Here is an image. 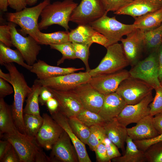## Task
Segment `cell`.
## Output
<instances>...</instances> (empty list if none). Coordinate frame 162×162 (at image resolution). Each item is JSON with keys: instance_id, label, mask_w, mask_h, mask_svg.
Instances as JSON below:
<instances>
[{"instance_id": "obj_57", "label": "cell", "mask_w": 162, "mask_h": 162, "mask_svg": "<svg viewBox=\"0 0 162 162\" xmlns=\"http://www.w3.org/2000/svg\"><path fill=\"white\" fill-rule=\"evenodd\" d=\"M160 85H162V81L160 82Z\"/></svg>"}, {"instance_id": "obj_23", "label": "cell", "mask_w": 162, "mask_h": 162, "mask_svg": "<svg viewBox=\"0 0 162 162\" xmlns=\"http://www.w3.org/2000/svg\"><path fill=\"white\" fill-rule=\"evenodd\" d=\"M84 68H66L50 65L44 61L38 60L32 66L30 71L35 74L38 80H43L57 76L84 70Z\"/></svg>"}, {"instance_id": "obj_38", "label": "cell", "mask_w": 162, "mask_h": 162, "mask_svg": "<svg viewBox=\"0 0 162 162\" xmlns=\"http://www.w3.org/2000/svg\"><path fill=\"white\" fill-rule=\"evenodd\" d=\"M147 162H162V141L154 143L144 152Z\"/></svg>"}, {"instance_id": "obj_45", "label": "cell", "mask_w": 162, "mask_h": 162, "mask_svg": "<svg viewBox=\"0 0 162 162\" xmlns=\"http://www.w3.org/2000/svg\"><path fill=\"white\" fill-rule=\"evenodd\" d=\"M95 153L96 161L98 162H110L106 149L104 144L101 142L96 147Z\"/></svg>"}, {"instance_id": "obj_53", "label": "cell", "mask_w": 162, "mask_h": 162, "mask_svg": "<svg viewBox=\"0 0 162 162\" xmlns=\"http://www.w3.org/2000/svg\"><path fill=\"white\" fill-rule=\"evenodd\" d=\"M158 59L159 68V79L160 82L162 81V44L158 50Z\"/></svg>"}, {"instance_id": "obj_19", "label": "cell", "mask_w": 162, "mask_h": 162, "mask_svg": "<svg viewBox=\"0 0 162 162\" xmlns=\"http://www.w3.org/2000/svg\"><path fill=\"white\" fill-rule=\"evenodd\" d=\"M73 90L79 97L84 108L99 113L103 104L105 95L88 82L78 86Z\"/></svg>"}, {"instance_id": "obj_13", "label": "cell", "mask_w": 162, "mask_h": 162, "mask_svg": "<svg viewBox=\"0 0 162 162\" xmlns=\"http://www.w3.org/2000/svg\"><path fill=\"white\" fill-rule=\"evenodd\" d=\"M71 140L64 131L53 145L49 158L51 162H79L78 155Z\"/></svg>"}, {"instance_id": "obj_2", "label": "cell", "mask_w": 162, "mask_h": 162, "mask_svg": "<svg viewBox=\"0 0 162 162\" xmlns=\"http://www.w3.org/2000/svg\"><path fill=\"white\" fill-rule=\"evenodd\" d=\"M9 141L16 151L20 162H50L47 156L36 142L35 138L18 130L12 134L0 135Z\"/></svg>"}, {"instance_id": "obj_12", "label": "cell", "mask_w": 162, "mask_h": 162, "mask_svg": "<svg viewBox=\"0 0 162 162\" xmlns=\"http://www.w3.org/2000/svg\"><path fill=\"white\" fill-rule=\"evenodd\" d=\"M42 117V124L35 139L40 147L50 150L64 130L51 116L44 113Z\"/></svg>"}, {"instance_id": "obj_26", "label": "cell", "mask_w": 162, "mask_h": 162, "mask_svg": "<svg viewBox=\"0 0 162 162\" xmlns=\"http://www.w3.org/2000/svg\"><path fill=\"white\" fill-rule=\"evenodd\" d=\"M134 19L133 24L136 29L144 31L155 29L162 24V8Z\"/></svg>"}, {"instance_id": "obj_31", "label": "cell", "mask_w": 162, "mask_h": 162, "mask_svg": "<svg viewBox=\"0 0 162 162\" xmlns=\"http://www.w3.org/2000/svg\"><path fill=\"white\" fill-rule=\"evenodd\" d=\"M69 32L59 31L46 33L39 30L37 33L38 43L40 45L59 44L69 41Z\"/></svg>"}, {"instance_id": "obj_33", "label": "cell", "mask_w": 162, "mask_h": 162, "mask_svg": "<svg viewBox=\"0 0 162 162\" xmlns=\"http://www.w3.org/2000/svg\"><path fill=\"white\" fill-rule=\"evenodd\" d=\"M24 122L26 134L35 138L43 122L40 115L23 114Z\"/></svg>"}, {"instance_id": "obj_43", "label": "cell", "mask_w": 162, "mask_h": 162, "mask_svg": "<svg viewBox=\"0 0 162 162\" xmlns=\"http://www.w3.org/2000/svg\"><path fill=\"white\" fill-rule=\"evenodd\" d=\"M11 35L10 28L8 25L0 26V41L7 46H13Z\"/></svg>"}, {"instance_id": "obj_50", "label": "cell", "mask_w": 162, "mask_h": 162, "mask_svg": "<svg viewBox=\"0 0 162 162\" xmlns=\"http://www.w3.org/2000/svg\"><path fill=\"white\" fill-rule=\"evenodd\" d=\"M45 105L50 115L59 110V105L57 100L54 97L50 98L46 102Z\"/></svg>"}, {"instance_id": "obj_28", "label": "cell", "mask_w": 162, "mask_h": 162, "mask_svg": "<svg viewBox=\"0 0 162 162\" xmlns=\"http://www.w3.org/2000/svg\"><path fill=\"white\" fill-rule=\"evenodd\" d=\"M126 146L123 155L112 159L113 162H145L144 152L139 149L133 140L128 136Z\"/></svg>"}, {"instance_id": "obj_3", "label": "cell", "mask_w": 162, "mask_h": 162, "mask_svg": "<svg viewBox=\"0 0 162 162\" xmlns=\"http://www.w3.org/2000/svg\"><path fill=\"white\" fill-rule=\"evenodd\" d=\"M78 5L73 0H63L50 3L41 12V20L38 23L39 29H46L51 25L57 24L68 31L70 16Z\"/></svg>"}, {"instance_id": "obj_48", "label": "cell", "mask_w": 162, "mask_h": 162, "mask_svg": "<svg viewBox=\"0 0 162 162\" xmlns=\"http://www.w3.org/2000/svg\"><path fill=\"white\" fill-rule=\"evenodd\" d=\"M14 92L13 87L8 82L0 78V98H4Z\"/></svg>"}, {"instance_id": "obj_34", "label": "cell", "mask_w": 162, "mask_h": 162, "mask_svg": "<svg viewBox=\"0 0 162 162\" xmlns=\"http://www.w3.org/2000/svg\"><path fill=\"white\" fill-rule=\"evenodd\" d=\"M70 126L77 137L85 144H86L90 135V127L80 121L76 116L68 118Z\"/></svg>"}, {"instance_id": "obj_1", "label": "cell", "mask_w": 162, "mask_h": 162, "mask_svg": "<svg viewBox=\"0 0 162 162\" xmlns=\"http://www.w3.org/2000/svg\"><path fill=\"white\" fill-rule=\"evenodd\" d=\"M10 74L11 85L14 89V100L11 111L13 120L17 130L26 134L23 117V105L26 97L32 91L23 74L20 72L12 63L4 65Z\"/></svg>"}, {"instance_id": "obj_54", "label": "cell", "mask_w": 162, "mask_h": 162, "mask_svg": "<svg viewBox=\"0 0 162 162\" xmlns=\"http://www.w3.org/2000/svg\"><path fill=\"white\" fill-rule=\"evenodd\" d=\"M0 78L6 81L11 85L12 82L11 76L9 73L6 74L3 72L1 69H0Z\"/></svg>"}, {"instance_id": "obj_56", "label": "cell", "mask_w": 162, "mask_h": 162, "mask_svg": "<svg viewBox=\"0 0 162 162\" xmlns=\"http://www.w3.org/2000/svg\"><path fill=\"white\" fill-rule=\"evenodd\" d=\"M38 0H28L27 1V5L31 6L35 4Z\"/></svg>"}, {"instance_id": "obj_32", "label": "cell", "mask_w": 162, "mask_h": 162, "mask_svg": "<svg viewBox=\"0 0 162 162\" xmlns=\"http://www.w3.org/2000/svg\"><path fill=\"white\" fill-rule=\"evenodd\" d=\"M162 24L158 27L144 31L145 47L151 52L158 50L162 44Z\"/></svg>"}, {"instance_id": "obj_30", "label": "cell", "mask_w": 162, "mask_h": 162, "mask_svg": "<svg viewBox=\"0 0 162 162\" xmlns=\"http://www.w3.org/2000/svg\"><path fill=\"white\" fill-rule=\"evenodd\" d=\"M41 85L34 81L31 87L32 91L26 100V104L23 109V114L40 115L39 107V97Z\"/></svg>"}, {"instance_id": "obj_7", "label": "cell", "mask_w": 162, "mask_h": 162, "mask_svg": "<svg viewBox=\"0 0 162 162\" xmlns=\"http://www.w3.org/2000/svg\"><path fill=\"white\" fill-rule=\"evenodd\" d=\"M158 50L151 52L148 57L139 61L129 71L130 76L146 82L154 89L160 85L158 75Z\"/></svg>"}, {"instance_id": "obj_6", "label": "cell", "mask_w": 162, "mask_h": 162, "mask_svg": "<svg viewBox=\"0 0 162 162\" xmlns=\"http://www.w3.org/2000/svg\"><path fill=\"white\" fill-rule=\"evenodd\" d=\"M106 48V53L98 66L88 72L92 77L115 73L130 65L121 44L117 43Z\"/></svg>"}, {"instance_id": "obj_58", "label": "cell", "mask_w": 162, "mask_h": 162, "mask_svg": "<svg viewBox=\"0 0 162 162\" xmlns=\"http://www.w3.org/2000/svg\"></svg>"}, {"instance_id": "obj_25", "label": "cell", "mask_w": 162, "mask_h": 162, "mask_svg": "<svg viewBox=\"0 0 162 162\" xmlns=\"http://www.w3.org/2000/svg\"><path fill=\"white\" fill-rule=\"evenodd\" d=\"M106 135L123 154L125 150L124 144L128 136L126 127L120 123L116 118L105 121L102 126Z\"/></svg>"}, {"instance_id": "obj_36", "label": "cell", "mask_w": 162, "mask_h": 162, "mask_svg": "<svg viewBox=\"0 0 162 162\" xmlns=\"http://www.w3.org/2000/svg\"><path fill=\"white\" fill-rule=\"evenodd\" d=\"M50 46L51 49L60 52L62 55V57L57 62V65L63 63L65 59H76L73 44L69 41L60 44H52Z\"/></svg>"}, {"instance_id": "obj_46", "label": "cell", "mask_w": 162, "mask_h": 162, "mask_svg": "<svg viewBox=\"0 0 162 162\" xmlns=\"http://www.w3.org/2000/svg\"><path fill=\"white\" fill-rule=\"evenodd\" d=\"M0 162H20L18 154L12 144Z\"/></svg>"}, {"instance_id": "obj_5", "label": "cell", "mask_w": 162, "mask_h": 162, "mask_svg": "<svg viewBox=\"0 0 162 162\" xmlns=\"http://www.w3.org/2000/svg\"><path fill=\"white\" fill-rule=\"evenodd\" d=\"M107 14H105L100 18L88 24L107 39V48L118 43L123 36L136 29L133 24L123 23L117 20L115 16L109 17Z\"/></svg>"}, {"instance_id": "obj_8", "label": "cell", "mask_w": 162, "mask_h": 162, "mask_svg": "<svg viewBox=\"0 0 162 162\" xmlns=\"http://www.w3.org/2000/svg\"><path fill=\"white\" fill-rule=\"evenodd\" d=\"M153 89L146 82L130 76L121 82L116 92L123 98L127 105H133L139 103L152 92Z\"/></svg>"}, {"instance_id": "obj_22", "label": "cell", "mask_w": 162, "mask_h": 162, "mask_svg": "<svg viewBox=\"0 0 162 162\" xmlns=\"http://www.w3.org/2000/svg\"><path fill=\"white\" fill-rule=\"evenodd\" d=\"M153 116L144 117L130 128H127L128 135L133 141L141 140L154 138L159 135L153 124Z\"/></svg>"}, {"instance_id": "obj_52", "label": "cell", "mask_w": 162, "mask_h": 162, "mask_svg": "<svg viewBox=\"0 0 162 162\" xmlns=\"http://www.w3.org/2000/svg\"><path fill=\"white\" fill-rule=\"evenodd\" d=\"M11 145L10 142L7 140H0V160L3 157Z\"/></svg>"}, {"instance_id": "obj_9", "label": "cell", "mask_w": 162, "mask_h": 162, "mask_svg": "<svg viewBox=\"0 0 162 162\" xmlns=\"http://www.w3.org/2000/svg\"><path fill=\"white\" fill-rule=\"evenodd\" d=\"M8 25L10 29L13 46L20 52L26 63L32 66L38 61L37 56L41 50L40 44L32 36L25 37L19 33L14 23L9 22Z\"/></svg>"}, {"instance_id": "obj_4", "label": "cell", "mask_w": 162, "mask_h": 162, "mask_svg": "<svg viewBox=\"0 0 162 162\" xmlns=\"http://www.w3.org/2000/svg\"><path fill=\"white\" fill-rule=\"evenodd\" d=\"M50 3V0H44L34 6L26 7L15 12L7 13L6 15L7 19L8 21L19 26L22 34H28L38 42L37 33L40 30L38 19L43 10Z\"/></svg>"}, {"instance_id": "obj_20", "label": "cell", "mask_w": 162, "mask_h": 162, "mask_svg": "<svg viewBox=\"0 0 162 162\" xmlns=\"http://www.w3.org/2000/svg\"><path fill=\"white\" fill-rule=\"evenodd\" d=\"M162 8V0H133L130 4L114 14L130 16L133 18L141 16Z\"/></svg>"}, {"instance_id": "obj_40", "label": "cell", "mask_w": 162, "mask_h": 162, "mask_svg": "<svg viewBox=\"0 0 162 162\" xmlns=\"http://www.w3.org/2000/svg\"><path fill=\"white\" fill-rule=\"evenodd\" d=\"M154 89L155 96L149 105L150 114L153 116L162 112V85H160Z\"/></svg>"}, {"instance_id": "obj_55", "label": "cell", "mask_w": 162, "mask_h": 162, "mask_svg": "<svg viewBox=\"0 0 162 162\" xmlns=\"http://www.w3.org/2000/svg\"><path fill=\"white\" fill-rule=\"evenodd\" d=\"M8 6H9L8 0H0L1 10L4 12L7 11Z\"/></svg>"}, {"instance_id": "obj_27", "label": "cell", "mask_w": 162, "mask_h": 162, "mask_svg": "<svg viewBox=\"0 0 162 162\" xmlns=\"http://www.w3.org/2000/svg\"><path fill=\"white\" fill-rule=\"evenodd\" d=\"M18 130L14 123L11 108L4 101L0 98V134H12Z\"/></svg>"}, {"instance_id": "obj_44", "label": "cell", "mask_w": 162, "mask_h": 162, "mask_svg": "<svg viewBox=\"0 0 162 162\" xmlns=\"http://www.w3.org/2000/svg\"><path fill=\"white\" fill-rule=\"evenodd\" d=\"M133 141L139 149L144 152L151 145L162 141V134L151 139Z\"/></svg>"}, {"instance_id": "obj_15", "label": "cell", "mask_w": 162, "mask_h": 162, "mask_svg": "<svg viewBox=\"0 0 162 162\" xmlns=\"http://www.w3.org/2000/svg\"><path fill=\"white\" fill-rule=\"evenodd\" d=\"M153 98L151 92L137 104L126 105L116 119L126 127L130 124L136 123L144 117L150 115L149 105Z\"/></svg>"}, {"instance_id": "obj_35", "label": "cell", "mask_w": 162, "mask_h": 162, "mask_svg": "<svg viewBox=\"0 0 162 162\" xmlns=\"http://www.w3.org/2000/svg\"><path fill=\"white\" fill-rule=\"evenodd\" d=\"M76 117L82 123L89 127L95 125L102 126L105 122L98 113L84 108Z\"/></svg>"}, {"instance_id": "obj_51", "label": "cell", "mask_w": 162, "mask_h": 162, "mask_svg": "<svg viewBox=\"0 0 162 162\" xmlns=\"http://www.w3.org/2000/svg\"><path fill=\"white\" fill-rule=\"evenodd\" d=\"M153 121L154 128L159 134H162V112L154 116Z\"/></svg>"}, {"instance_id": "obj_21", "label": "cell", "mask_w": 162, "mask_h": 162, "mask_svg": "<svg viewBox=\"0 0 162 162\" xmlns=\"http://www.w3.org/2000/svg\"><path fill=\"white\" fill-rule=\"evenodd\" d=\"M51 116L69 136L76 152L79 162H91L85 144L77 137L72 130L68 123V118L59 110L51 114Z\"/></svg>"}, {"instance_id": "obj_14", "label": "cell", "mask_w": 162, "mask_h": 162, "mask_svg": "<svg viewBox=\"0 0 162 162\" xmlns=\"http://www.w3.org/2000/svg\"><path fill=\"white\" fill-rule=\"evenodd\" d=\"M130 76L129 71L122 69L113 73L92 77L88 82L105 95L116 92L121 82Z\"/></svg>"}, {"instance_id": "obj_39", "label": "cell", "mask_w": 162, "mask_h": 162, "mask_svg": "<svg viewBox=\"0 0 162 162\" xmlns=\"http://www.w3.org/2000/svg\"><path fill=\"white\" fill-rule=\"evenodd\" d=\"M72 44L76 58L80 59L82 61L86 67V71L88 72L91 70L88 63L89 49L90 46L76 43H72Z\"/></svg>"}, {"instance_id": "obj_49", "label": "cell", "mask_w": 162, "mask_h": 162, "mask_svg": "<svg viewBox=\"0 0 162 162\" xmlns=\"http://www.w3.org/2000/svg\"><path fill=\"white\" fill-rule=\"evenodd\" d=\"M28 0H8L9 6L16 11H20L26 7Z\"/></svg>"}, {"instance_id": "obj_16", "label": "cell", "mask_w": 162, "mask_h": 162, "mask_svg": "<svg viewBox=\"0 0 162 162\" xmlns=\"http://www.w3.org/2000/svg\"><path fill=\"white\" fill-rule=\"evenodd\" d=\"M47 88L58 102L59 111L68 118L77 116L84 108L79 97L73 90L60 91Z\"/></svg>"}, {"instance_id": "obj_18", "label": "cell", "mask_w": 162, "mask_h": 162, "mask_svg": "<svg viewBox=\"0 0 162 162\" xmlns=\"http://www.w3.org/2000/svg\"><path fill=\"white\" fill-rule=\"evenodd\" d=\"M69 41L91 46L93 43L107 47L108 40L102 34L95 31L88 24L80 25L72 29L69 34Z\"/></svg>"}, {"instance_id": "obj_47", "label": "cell", "mask_w": 162, "mask_h": 162, "mask_svg": "<svg viewBox=\"0 0 162 162\" xmlns=\"http://www.w3.org/2000/svg\"><path fill=\"white\" fill-rule=\"evenodd\" d=\"M53 97V94L47 87L41 86L39 97V103L41 106L45 105L47 101Z\"/></svg>"}, {"instance_id": "obj_29", "label": "cell", "mask_w": 162, "mask_h": 162, "mask_svg": "<svg viewBox=\"0 0 162 162\" xmlns=\"http://www.w3.org/2000/svg\"><path fill=\"white\" fill-rule=\"evenodd\" d=\"M20 52L17 50H14L0 42V64L4 65L6 64L15 62L29 70L32 68L25 62Z\"/></svg>"}, {"instance_id": "obj_24", "label": "cell", "mask_w": 162, "mask_h": 162, "mask_svg": "<svg viewBox=\"0 0 162 162\" xmlns=\"http://www.w3.org/2000/svg\"><path fill=\"white\" fill-rule=\"evenodd\" d=\"M127 105L116 92L105 95L103 104L98 114L105 121L116 118Z\"/></svg>"}, {"instance_id": "obj_10", "label": "cell", "mask_w": 162, "mask_h": 162, "mask_svg": "<svg viewBox=\"0 0 162 162\" xmlns=\"http://www.w3.org/2000/svg\"><path fill=\"white\" fill-rule=\"evenodd\" d=\"M106 13L100 0H81L72 13L70 21L78 25L88 24Z\"/></svg>"}, {"instance_id": "obj_41", "label": "cell", "mask_w": 162, "mask_h": 162, "mask_svg": "<svg viewBox=\"0 0 162 162\" xmlns=\"http://www.w3.org/2000/svg\"><path fill=\"white\" fill-rule=\"evenodd\" d=\"M106 12L113 13L131 3L133 0H100Z\"/></svg>"}, {"instance_id": "obj_42", "label": "cell", "mask_w": 162, "mask_h": 162, "mask_svg": "<svg viewBox=\"0 0 162 162\" xmlns=\"http://www.w3.org/2000/svg\"><path fill=\"white\" fill-rule=\"evenodd\" d=\"M104 145L106 149L108 156L110 160L120 156L121 154L118 147L106 136L101 142Z\"/></svg>"}, {"instance_id": "obj_17", "label": "cell", "mask_w": 162, "mask_h": 162, "mask_svg": "<svg viewBox=\"0 0 162 162\" xmlns=\"http://www.w3.org/2000/svg\"><path fill=\"white\" fill-rule=\"evenodd\" d=\"M144 31L136 29L127 34L120 41L125 56L132 66L139 61L140 56L145 47Z\"/></svg>"}, {"instance_id": "obj_11", "label": "cell", "mask_w": 162, "mask_h": 162, "mask_svg": "<svg viewBox=\"0 0 162 162\" xmlns=\"http://www.w3.org/2000/svg\"><path fill=\"white\" fill-rule=\"evenodd\" d=\"M92 76L88 72L72 73L43 80L37 79L34 81L41 86L60 91L73 90L78 86L88 82Z\"/></svg>"}, {"instance_id": "obj_37", "label": "cell", "mask_w": 162, "mask_h": 162, "mask_svg": "<svg viewBox=\"0 0 162 162\" xmlns=\"http://www.w3.org/2000/svg\"><path fill=\"white\" fill-rule=\"evenodd\" d=\"M90 134L87 144L91 150L94 151L97 146L106 136L102 126L95 125L90 127Z\"/></svg>"}]
</instances>
